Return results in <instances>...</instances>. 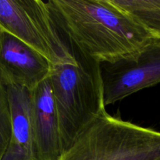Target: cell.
Returning a JSON list of instances; mask_svg holds the SVG:
<instances>
[{"instance_id":"6da1fadb","label":"cell","mask_w":160,"mask_h":160,"mask_svg":"<svg viewBox=\"0 0 160 160\" xmlns=\"http://www.w3.org/2000/svg\"><path fill=\"white\" fill-rule=\"evenodd\" d=\"M46 2L68 43L98 63L131 54L153 38L111 0Z\"/></svg>"},{"instance_id":"7a4b0ae2","label":"cell","mask_w":160,"mask_h":160,"mask_svg":"<svg viewBox=\"0 0 160 160\" xmlns=\"http://www.w3.org/2000/svg\"><path fill=\"white\" fill-rule=\"evenodd\" d=\"M70 46L75 62L52 65L49 77L64 152L106 112L99 63Z\"/></svg>"},{"instance_id":"3957f363","label":"cell","mask_w":160,"mask_h":160,"mask_svg":"<svg viewBox=\"0 0 160 160\" xmlns=\"http://www.w3.org/2000/svg\"><path fill=\"white\" fill-rule=\"evenodd\" d=\"M59 160H160V132L106 111Z\"/></svg>"},{"instance_id":"277c9868","label":"cell","mask_w":160,"mask_h":160,"mask_svg":"<svg viewBox=\"0 0 160 160\" xmlns=\"http://www.w3.org/2000/svg\"><path fill=\"white\" fill-rule=\"evenodd\" d=\"M0 28L43 55L52 65L76 61L46 2L0 0Z\"/></svg>"},{"instance_id":"5b68a950","label":"cell","mask_w":160,"mask_h":160,"mask_svg":"<svg viewBox=\"0 0 160 160\" xmlns=\"http://www.w3.org/2000/svg\"><path fill=\"white\" fill-rule=\"evenodd\" d=\"M105 106L160 83V40L152 38L134 52L99 63Z\"/></svg>"},{"instance_id":"8992f818","label":"cell","mask_w":160,"mask_h":160,"mask_svg":"<svg viewBox=\"0 0 160 160\" xmlns=\"http://www.w3.org/2000/svg\"><path fill=\"white\" fill-rule=\"evenodd\" d=\"M52 64L35 49L12 34H0V79L6 86L30 91L50 77Z\"/></svg>"},{"instance_id":"52a82bcc","label":"cell","mask_w":160,"mask_h":160,"mask_svg":"<svg viewBox=\"0 0 160 160\" xmlns=\"http://www.w3.org/2000/svg\"><path fill=\"white\" fill-rule=\"evenodd\" d=\"M31 98L33 160H59L64 152L49 78L31 91Z\"/></svg>"},{"instance_id":"ba28073f","label":"cell","mask_w":160,"mask_h":160,"mask_svg":"<svg viewBox=\"0 0 160 160\" xmlns=\"http://www.w3.org/2000/svg\"><path fill=\"white\" fill-rule=\"evenodd\" d=\"M6 87L12 114V133L1 160H33L31 91L20 86Z\"/></svg>"},{"instance_id":"9c48e42d","label":"cell","mask_w":160,"mask_h":160,"mask_svg":"<svg viewBox=\"0 0 160 160\" xmlns=\"http://www.w3.org/2000/svg\"><path fill=\"white\" fill-rule=\"evenodd\" d=\"M153 38L160 40V0H111Z\"/></svg>"},{"instance_id":"30bf717a","label":"cell","mask_w":160,"mask_h":160,"mask_svg":"<svg viewBox=\"0 0 160 160\" xmlns=\"http://www.w3.org/2000/svg\"><path fill=\"white\" fill-rule=\"evenodd\" d=\"M11 133L12 114L7 87L0 79V160L9 146Z\"/></svg>"},{"instance_id":"8fae6325","label":"cell","mask_w":160,"mask_h":160,"mask_svg":"<svg viewBox=\"0 0 160 160\" xmlns=\"http://www.w3.org/2000/svg\"><path fill=\"white\" fill-rule=\"evenodd\" d=\"M1 32H2V30H1V28H0V34H1Z\"/></svg>"}]
</instances>
